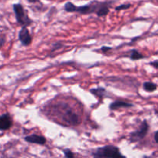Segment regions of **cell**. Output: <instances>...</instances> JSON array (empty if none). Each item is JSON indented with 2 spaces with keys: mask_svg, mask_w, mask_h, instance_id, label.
I'll list each match as a JSON object with an SVG mask.
<instances>
[{
  "mask_svg": "<svg viewBox=\"0 0 158 158\" xmlns=\"http://www.w3.org/2000/svg\"><path fill=\"white\" fill-rule=\"evenodd\" d=\"M19 40L24 46H28L32 42V37L26 26H23L19 32Z\"/></svg>",
  "mask_w": 158,
  "mask_h": 158,
  "instance_id": "obj_4",
  "label": "cell"
},
{
  "mask_svg": "<svg viewBox=\"0 0 158 158\" xmlns=\"http://www.w3.org/2000/svg\"><path fill=\"white\" fill-rule=\"evenodd\" d=\"M62 47V44L60 43H56L54 45V47H53L52 50H51V52H54V51L57 50V49H60V48Z\"/></svg>",
  "mask_w": 158,
  "mask_h": 158,
  "instance_id": "obj_15",
  "label": "cell"
},
{
  "mask_svg": "<svg viewBox=\"0 0 158 158\" xmlns=\"http://www.w3.org/2000/svg\"><path fill=\"white\" fill-rule=\"evenodd\" d=\"M129 58L132 60H141V59H143L144 56L140 53V52H138L136 49H133V50L130 51V55Z\"/></svg>",
  "mask_w": 158,
  "mask_h": 158,
  "instance_id": "obj_11",
  "label": "cell"
},
{
  "mask_svg": "<svg viewBox=\"0 0 158 158\" xmlns=\"http://www.w3.org/2000/svg\"><path fill=\"white\" fill-rule=\"evenodd\" d=\"M149 130V124L147 120H144L138 131L130 134L129 140L131 142H137L143 139L147 135Z\"/></svg>",
  "mask_w": 158,
  "mask_h": 158,
  "instance_id": "obj_3",
  "label": "cell"
},
{
  "mask_svg": "<svg viewBox=\"0 0 158 158\" xmlns=\"http://www.w3.org/2000/svg\"><path fill=\"white\" fill-rule=\"evenodd\" d=\"M90 92L93 94V95L96 96V97H99V98H103L105 97V94H106V90L105 88L102 87H97L94 88V89H90Z\"/></svg>",
  "mask_w": 158,
  "mask_h": 158,
  "instance_id": "obj_9",
  "label": "cell"
},
{
  "mask_svg": "<svg viewBox=\"0 0 158 158\" xmlns=\"http://www.w3.org/2000/svg\"><path fill=\"white\" fill-rule=\"evenodd\" d=\"M130 7H131V5L130 4H122V5H120V6H117V7H116V11L125 10V9H129V8Z\"/></svg>",
  "mask_w": 158,
  "mask_h": 158,
  "instance_id": "obj_13",
  "label": "cell"
},
{
  "mask_svg": "<svg viewBox=\"0 0 158 158\" xmlns=\"http://www.w3.org/2000/svg\"><path fill=\"white\" fill-rule=\"evenodd\" d=\"M93 156L94 157H125L119 151V149L117 147L112 145H106V146L99 148L93 153Z\"/></svg>",
  "mask_w": 158,
  "mask_h": 158,
  "instance_id": "obj_1",
  "label": "cell"
},
{
  "mask_svg": "<svg viewBox=\"0 0 158 158\" xmlns=\"http://www.w3.org/2000/svg\"><path fill=\"white\" fill-rule=\"evenodd\" d=\"M4 43H5V40H4V39H0V48H1L2 46H3Z\"/></svg>",
  "mask_w": 158,
  "mask_h": 158,
  "instance_id": "obj_19",
  "label": "cell"
},
{
  "mask_svg": "<svg viewBox=\"0 0 158 158\" xmlns=\"http://www.w3.org/2000/svg\"><path fill=\"white\" fill-rule=\"evenodd\" d=\"M12 7H13L15 19H16V21L19 24L21 25L22 26H26V27L31 25L32 20L28 17L27 13L21 4L16 3V4H14Z\"/></svg>",
  "mask_w": 158,
  "mask_h": 158,
  "instance_id": "obj_2",
  "label": "cell"
},
{
  "mask_svg": "<svg viewBox=\"0 0 158 158\" xmlns=\"http://www.w3.org/2000/svg\"><path fill=\"white\" fill-rule=\"evenodd\" d=\"M150 65L158 69V60H154V61H153V62H150Z\"/></svg>",
  "mask_w": 158,
  "mask_h": 158,
  "instance_id": "obj_16",
  "label": "cell"
},
{
  "mask_svg": "<svg viewBox=\"0 0 158 158\" xmlns=\"http://www.w3.org/2000/svg\"><path fill=\"white\" fill-rule=\"evenodd\" d=\"M108 12H109V9H108V6H107L106 3H99L95 12L98 16H105V15H108Z\"/></svg>",
  "mask_w": 158,
  "mask_h": 158,
  "instance_id": "obj_8",
  "label": "cell"
},
{
  "mask_svg": "<svg viewBox=\"0 0 158 158\" xmlns=\"http://www.w3.org/2000/svg\"><path fill=\"white\" fill-rule=\"evenodd\" d=\"M111 49H112L111 47H108V46H102V47L101 48V50H102L103 52H107Z\"/></svg>",
  "mask_w": 158,
  "mask_h": 158,
  "instance_id": "obj_17",
  "label": "cell"
},
{
  "mask_svg": "<svg viewBox=\"0 0 158 158\" xmlns=\"http://www.w3.org/2000/svg\"><path fill=\"white\" fill-rule=\"evenodd\" d=\"M25 140L28 143H36L39 145H44L46 143V140L43 136L37 135V134H32V135L27 136L25 137Z\"/></svg>",
  "mask_w": 158,
  "mask_h": 158,
  "instance_id": "obj_6",
  "label": "cell"
},
{
  "mask_svg": "<svg viewBox=\"0 0 158 158\" xmlns=\"http://www.w3.org/2000/svg\"><path fill=\"white\" fill-rule=\"evenodd\" d=\"M133 106V105L132 103H127V102L122 101V100H117V101H115L113 103H112L109 105V109L112 110H117L119 108H129Z\"/></svg>",
  "mask_w": 158,
  "mask_h": 158,
  "instance_id": "obj_7",
  "label": "cell"
},
{
  "mask_svg": "<svg viewBox=\"0 0 158 158\" xmlns=\"http://www.w3.org/2000/svg\"><path fill=\"white\" fill-rule=\"evenodd\" d=\"M154 140L156 143H158V131L154 134Z\"/></svg>",
  "mask_w": 158,
  "mask_h": 158,
  "instance_id": "obj_18",
  "label": "cell"
},
{
  "mask_svg": "<svg viewBox=\"0 0 158 158\" xmlns=\"http://www.w3.org/2000/svg\"><path fill=\"white\" fill-rule=\"evenodd\" d=\"M77 6L71 2H68L64 5V10L68 12H75Z\"/></svg>",
  "mask_w": 158,
  "mask_h": 158,
  "instance_id": "obj_12",
  "label": "cell"
},
{
  "mask_svg": "<svg viewBox=\"0 0 158 158\" xmlns=\"http://www.w3.org/2000/svg\"><path fill=\"white\" fill-rule=\"evenodd\" d=\"M156 88H157V86L151 82H145L143 83V89L147 92H153L156 90Z\"/></svg>",
  "mask_w": 158,
  "mask_h": 158,
  "instance_id": "obj_10",
  "label": "cell"
},
{
  "mask_svg": "<svg viewBox=\"0 0 158 158\" xmlns=\"http://www.w3.org/2000/svg\"><path fill=\"white\" fill-rule=\"evenodd\" d=\"M27 1L30 3H35L37 2H38L39 0H27Z\"/></svg>",
  "mask_w": 158,
  "mask_h": 158,
  "instance_id": "obj_20",
  "label": "cell"
},
{
  "mask_svg": "<svg viewBox=\"0 0 158 158\" xmlns=\"http://www.w3.org/2000/svg\"><path fill=\"white\" fill-rule=\"evenodd\" d=\"M64 157L67 158H73L74 157V154L71 152L70 150L66 149V150H64Z\"/></svg>",
  "mask_w": 158,
  "mask_h": 158,
  "instance_id": "obj_14",
  "label": "cell"
},
{
  "mask_svg": "<svg viewBox=\"0 0 158 158\" xmlns=\"http://www.w3.org/2000/svg\"><path fill=\"white\" fill-rule=\"evenodd\" d=\"M12 120L9 114L0 116V131H7L12 127Z\"/></svg>",
  "mask_w": 158,
  "mask_h": 158,
  "instance_id": "obj_5",
  "label": "cell"
}]
</instances>
